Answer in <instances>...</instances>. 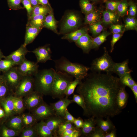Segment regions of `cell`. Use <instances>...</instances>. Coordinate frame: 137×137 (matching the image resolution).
Returning a JSON list of instances; mask_svg holds the SVG:
<instances>
[{
    "label": "cell",
    "mask_w": 137,
    "mask_h": 137,
    "mask_svg": "<svg viewBox=\"0 0 137 137\" xmlns=\"http://www.w3.org/2000/svg\"><path fill=\"white\" fill-rule=\"evenodd\" d=\"M100 18L99 12L94 10L85 14L84 23L91 25L99 21Z\"/></svg>",
    "instance_id": "obj_25"
},
{
    "label": "cell",
    "mask_w": 137,
    "mask_h": 137,
    "mask_svg": "<svg viewBox=\"0 0 137 137\" xmlns=\"http://www.w3.org/2000/svg\"><path fill=\"white\" fill-rule=\"evenodd\" d=\"M132 71V70L130 69H129L118 71L116 72V73L118 76L119 78H120L126 74L127 73H130Z\"/></svg>",
    "instance_id": "obj_58"
},
{
    "label": "cell",
    "mask_w": 137,
    "mask_h": 137,
    "mask_svg": "<svg viewBox=\"0 0 137 137\" xmlns=\"http://www.w3.org/2000/svg\"><path fill=\"white\" fill-rule=\"evenodd\" d=\"M38 136L41 137H54L51 131L46 125L45 122L41 121L36 124L35 127Z\"/></svg>",
    "instance_id": "obj_21"
},
{
    "label": "cell",
    "mask_w": 137,
    "mask_h": 137,
    "mask_svg": "<svg viewBox=\"0 0 137 137\" xmlns=\"http://www.w3.org/2000/svg\"><path fill=\"white\" fill-rule=\"evenodd\" d=\"M42 29L34 26L27 25L24 45L26 46L32 43Z\"/></svg>",
    "instance_id": "obj_18"
},
{
    "label": "cell",
    "mask_w": 137,
    "mask_h": 137,
    "mask_svg": "<svg viewBox=\"0 0 137 137\" xmlns=\"http://www.w3.org/2000/svg\"><path fill=\"white\" fill-rule=\"evenodd\" d=\"M38 63L29 60L26 58L17 66V69L23 76H34L38 71Z\"/></svg>",
    "instance_id": "obj_10"
},
{
    "label": "cell",
    "mask_w": 137,
    "mask_h": 137,
    "mask_svg": "<svg viewBox=\"0 0 137 137\" xmlns=\"http://www.w3.org/2000/svg\"><path fill=\"white\" fill-rule=\"evenodd\" d=\"M28 95L25 103V106L29 109L34 110L44 102L43 95L37 91H32Z\"/></svg>",
    "instance_id": "obj_12"
},
{
    "label": "cell",
    "mask_w": 137,
    "mask_h": 137,
    "mask_svg": "<svg viewBox=\"0 0 137 137\" xmlns=\"http://www.w3.org/2000/svg\"><path fill=\"white\" fill-rule=\"evenodd\" d=\"M57 24L56 21L52 11L46 16L43 24V27L48 29L57 33Z\"/></svg>",
    "instance_id": "obj_23"
},
{
    "label": "cell",
    "mask_w": 137,
    "mask_h": 137,
    "mask_svg": "<svg viewBox=\"0 0 137 137\" xmlns=\"http://www.w3.org/2000/svg\"><path fill=\"white\" fill-rule=\"evenodd\" d=\"M104 53L102 55L92 61L90 67V69L92 72H100L103 71L107 73L112 72L115 63L109 55L106 48L104 47Z\"/></svg>",
    "instance_id": "obj_5"
},
{
    "label": "cell",
    "mask_w": 137,
    "mask_h": 137,
    "mask_svg": "<svg viewBox=\"0 0 137 137\" xmlns=\"http://www.w3.org/2000/svg\"><path fill=\"white\" fill-rule=\"evenodd\" d=\"M46 124L52 132L54 137H58L59 126L66 120L63 117L55 115L46 119Z\"/></svg>",
    "instance_id": "obj_15"
},
{
    "label": "cell",
    "mask_w": 137,
    "mask_h": 137,
    "mask_svg": "<svg viewBox=\"0 0 137 137\" xmlns=\"http://www.w3.org/2000/svg\"><path fill=\"white\" fill-rule=\"evenodd\" d=\"M74 102L72 100L64 97L59 99L56 102L50 103V106L54 111L56 115L64 118L68 106Z\"/></svg>",
    "instance_id": "obj_11"
},
{
    "label": "cell",
    "mask_w": 137,
    "mask_h": 137,
    "mask_svg": "<svg viewBox=\"0 0 137 137\" xmlns=\"http://www.w3.org/2000/svg\"><path fill=\"white\" fill-rule=\"evenodd\" d=\"M102 21L105 24H112L116 22L118 17L114 12L107 10L102 12Z\"/></svg>",
    "instance_id": "obj_26"
},
{
    "label": "cell",
    "mask_w": 137,
    "mask_h": 137,
    "mask_svg": "<svg viewBox=\"0 0 137 137\" xmlns=\"http://www.w3.org/2000/svg\"><path fill=\"white\" fill-rule=\"evenodd\" d=\"M129 5L128 2L127 0H122L120 1L117 10L119 16H123L127 13Z\"/></svg>",
    "instance_id": "obj_36"
},
{
    "label": "cell",
    "mask_w": 137,
    "mask_h": 137,
    "mask_svg": "<svg viewBox=\"0 0 137 137\" xmlns=\"http://www.w3.org/2000/svg\"><path fill=\"white\" fill-rule=\"evenodd\" d=\"M72 76L65 72L56 71L53 82L51 95L53 99H60L65 96L67 88L73 80Z\"/></svg>",
    "instance_id": "obj_4"
},
{
    "label": "cell",
    "mask_w": 137,
    "mask_h": 137,
    "mask_svg": "<svg viewBox=\"0 0 137 137\" xmlns=\"http://www.w3.org/2000/svg\"><path fill=\"white\" fill-rule=\"evenodd\" d=\"M10 97L3 101L2 102L7 116H9L14 111L13 97Z\"/></svg>",
    "instance_id": "obj_29"
},
{
    "label": "cell",
    "mask_w": 137,
    "mask_h": 137,
    "mask_svg": "<svg viewBox=\"0 0 137 137\" xmlns=\"http://www.w3.org/2000/svg\"><path fill=\"white\" fill-rule=\"evenodd\" d=\"M32 52L35 55L37 59V62L38 63H45L48 60H52L50 49L46 45L39 47Z\"/></svg>",
    "instance_id": "obj_14"
},
{
    "label": "cell",
    "mask_w": 137,
    "mask_h": 137,
    "mask_svg": "<svg viewBox=\"0 0 137 137\" xmlns=\"http://www.w3.org/2000/svg\"><path fill=\"white\" fill-rule=\"evenodd\" d=\"M73 101L80 106L83 110V115L85 113L86 109L85 103L83 97L80 94H73Z\"/></svg>",
    "instance_id": "obj_39"
},
{
    "label": "cell",
    "mask_w": 137,
    "mask_h": 137,
    "mask_svg": "<svg viewBox=\"0 0 137 137\" xmlns=\"http://www.w3.org/2000/svg\"><path fill=\"white\" fill-rule=\"evenodd\" d=\"M129 14V16L134 17L136 13L137 7L136 4L132 1L128 2Z\"/></svg>",
    "instance_id": "obj_50"
},
{
    "label": "cell",
    "mask_w": 137,
    "mask_h": 137,
    "mask_svg": "<svg viewBox=\"0 0 137 137\" xmlns=\"http://www.w3.org/2000/svg\"><path fill=\"white\" fill-rule=\"evenodd\" d=\"M52 11V9L50 6H44L39 4L33 7L32 12L30 17L36 15L44 14H47Z\"/></svg>",
    "instance_id": "obj_27"
},
{
    "label": "cell",
    "mask_w": 137,
    "mask_h": 137,
    "mask_svg": "<svg viewBox=\"0 0 137 137\" xmlns=\"http://www.w3.org/2000/svg\"><path fill=\"white\" fill-rule=\"evenodd\" d=\"M56 71L65 72L75 78L82 80L88 75L90 67L70 61L64 57L54 60Z\"/></svg>",
    "instance_id": "obj_2"
},
{
    "label": "cell",
    "mask_w": 137,
    "mask_h": 137,
    "mask_svg": "<svg viewBox=\"0 0 137 137\" xmlns=\"http://www.w3.org/2000/svg\"><path fill=\"white\" fill-rule=\"evenodd\" d=\"M84 123V121L80 117L76 118L73 122L75 127L78 129L81 128L82 126Z\"/></svg>",
    "instance_id": "obj_54"
},
{
    "label": "cell",
    "mask_w": 137,
    "mask_h": 137,
    "mask_svg": "<svg viewBox=\"0 0 137 137\" xmlns=\"http://www.w3.org/2000/svg\"><path fill=\"white\" fill-rule=\"evenodd\" d=\"M31 3L32 7H34L39 4L38 0H29Z\"/></svg>",
    "instance_id": "obj_60"
},
{
    "label": "cell",
    "mask_w": 137,
    "mask_h": 137,
    "mask_svg": "<svg viewBox=\"0 0 137 137\" xmlns=\"http://www.w3.org/2000/svg\"><path fill=\"white\" fill-rule=\"evenodd\" d=\"M64 118L66 121L73 123L76 118L70 114L67 109L65 111Z\"/></svg>",
    "instance_id": "obj_55"
},
{
    "label": "cell",
    "mask_w": 137,
    "mask_h": 137,
    "mask_svg": "<svg viewBox=\"0 0 137 137\" xmlns=\"http://www.w3.org/2000/svg\"><path fill=\"white\" fill-rule=\"evenodd\" d=\"M17 131L12 129H9L5 127L2 129V135L4 137H12L17 136L18 133Z\"/></svg>",
    "instance_id": "obj_46"
},
{
    "label": "cell",
    "mask_w": 137,
    "mask_h": 137,
    "mask_svg": "<svg viewBox=\"0 0 137 137\" xmlns=\"http://www.w3.org/2000/svg\"><path fill=\"white\" fill-rule=\"evenodd\" d=\"M81 20L79 16L73 12L68 13L63 21L61 30L63 32L72 30L77 28L80 24Z\"/></svg>",
    "instance_id": "obj_8"
},
{
    "label": "cell",
    "mask_w": 137,
    "mask_h": 137,
    "mask_svg": "<svg viewBox=\"0 0 137 137\" xmlns=\"http://www.w3.org/2000/svg\"><path fill=\"white\" fill-rule=\"evenodd\" d=\"M21 118L23 126L26 127H31L37 121L33 115L29 114H23Z\"/></svg>",
    "instance_id": "obj_32"
},
{
    "label": "cell",
    "mask_w": 137,
    "mask_h": 137,
    "mask_svg": "<svg viewBox=\"0 0 137 137\" xmlns=\"http://www.w3.org/2000/svg\"><path fill=\"white\" fill-rule=\"evenodd\" d=\"M132 91L135 99L136 102H137V83L136 82L130 88Z\"/></svg>",
    "instance_id": "obj_57"
},
{
    "label": "cell",
    "mask_w": 137,
    "mask_h": 137,
    "mask_svg": "<svg viewBox=\"0 0 137 137\" xmlns=\"http://www.w3.org/2000/svg\"><path fill=\"white\" fill-rule=\"evenodd\" d=\"M126 87L122 84L117 97V105L121 110L126 107L128 102V95L125 90Z\"/></svg>",
    "instance_id": "obj_20"
},
{
    "label": "cell",
    "mask_w": 137,
    "mask_h": 137,
    "mask_svg": "<svg viewBox=\"0 0 137 137\" xmlns=\"http://www.w3.org/2000/svg\"><path fill=\"white\" fill-rule=\"evenodd\" d=\"M119 78L122 84L129 88L136 82L132 78L130 73H126Z\"/></svg>",
    "instance_id": "obj_35"
},
{
    "label": "cell",
    "mask_w": 137,
    "mask_h": 137,
    "mask_svg": "<svg viewBox=\"0 0 137 137\" xmlns=\"http://www.w3.org/2000/svg\"><path fill=\"white\" fill-rule=\"evenodd\" d=\"M5 115V113L4 110L1 109H0V118L3 117Z\"/></svg>",
    "instance_id": "obj_61"
},
{
    "label": "cell",
    "mask_w": 137,
    "mask_h": 137,
    "mask_svg": "<svg viewBox=\"0 0 137 137\" xmlns=\"http://www.w3.org/2000/svg\"><path fill=\"white\" fill-rule=\"evenodd\" d=\"M105 1L106 7L107 10L113 12L117 10L120 1Z\"/></svg>",
    "instance_id": "obj_47"
},
{
    "label": "cell",
    "mask_w": 137,
    "mask_h": 137,
    "mask_svg": "<svg viewBox=\"0 0 137 137\" xmlns=\"http://www.w3.org/2000/svg\"><path fill=\"white\" fill-rule=\"evenodd\" d=\"M33 115L37 121H43L56 115L51 106L44 102L34 110Z\"/></svg>",
    "instance_id": "obj_9"
},
{
    "label": "cell",
    "mask_w": 137,
    "mask_h": 137,
    "mask_svg": "<svg viewBox=\"0 0 137 137\" xmlns=\"http://www.w3.org/2000/svg\"><path fill=\"white\" fill-rule=\"evenodd\" d=\"M123 26L120 24H113L110 27V28L113 33H122Z\"/></svg>",
    "instance_id": "obj_53"
},
{
    "label": "cell",
    "mask_w": 137,
    "mask_h": 137,
    "mask_svg": "<svg viewBox=\"0 0 137 137\" xmlns=\"http://www.w3.org/2000/svg\"><path fill=\"white\" fill-rule=\"evenodd\" d=\"M9 7L14 10H17L24 8L21 5V0H7Z\"/></svg>",
    "instance_id": "obj_45"
},
{
    "label": "cell",
    "mask_w": 137,
    "mask_h": 137,
    "mask_svg": "<svg viewBox=\"0 0 137 137\" xmlns=\"http://www.w3.org/2000/svg\"><path fill=\"white\" fill-rule=\"evenodd\" d=\"M82 80L80 79L75 78L70 83L65 92V98H68L69 96L73 93L77 86L81 82Z\"/></svg>",
    "instance_id": "obj_34"
},
{
    "label": "cell",
    "mask_w": 137,
    "mask_h": 137,
    "mask_svg": "<svg viewBox=\"0 0 137 137\" xmlns=\"http://www.w3.org/2000/svg\"><path fill=\"white\" fill-rule=\"evenodd\" d=\"M110 34V33L104 31L97 37L92 38V49L98 48L106 40L107 37Z\"/></svg>",
    "instance_id": "obj_28"
},
{
    "label": "cell",
    "mask_w": 137,
    "mask_h": 137,
    "mask_svg": "<svg viewBox=\"0 0 137 137\" xmlns=\"http://www.w3.org/2000/svg\"><path fill=\"white\" fill-rule=\"evenodd\" d=\"M47 14H44L34 16L28 18L27 25L34 26L42 28L45 17Z\"/></svg>",
    "instance_id": "obj_24"
},
{
    "label": "cell",
    "mask_w": 137,
    "mask_h": 137,
    "mask_svg": "<svg viewBox=\"0 0 137 137\" xmlns=\"http://www.w3.org/2000/svg\"><path fill=\"white\" fill-rule=\"evenodd\" d=\"M109 1H120L122 0H105Z\"/></svg>",
    "instance_id": "obj_64"
},
{
    "label": "cell",
    "mask_w": 137,
    "mask_h": 137,
    "mask_svg": "<svg viewBox=\"0 0 137 137\" xmlns=\"http://www.w3.org/2000/svg\"><path fill=\"white\" fill-rule=\"evenodd\" d=\"M92 39L86 33L82 35L75 42L84 53L88 54L92 49Z\"/></svg>",
    "instance_id": "obj_17"
},
{
    "label": "cell",
    "mask_w": 137,
    "mask_h": 137,
    "mask_svg": "<svg viewBox=\"0 0 137 137\" xmlns=\"http://www.w3.org/2000/svg\"><path fill=\"white\" fill-rule=\"evenodd\" d=\"M10 89L3 79L0 81V97L4 96Z\"/></svg>",
    "instance_id": "obj_49"
},
{
    "label": "cell",
    "mask_w": 137,
    "mask_h": 137,
    "mask_svg": "<svg viewBox=\"0 0 137 137\" xmlns=\"http://www.w3.org/2000/svg\"><path fill=\"white\" fill-rule=\"evenodd\" d=\"M28 52L26 46L23 44L18 49L9 55L5 56L4 58L11 60L16 65H18L26 59L25 56Z\"/></svg>",
    "instance_id": "obj_13"
},
{
    "label": "cell",
    "mask_w": 137,
    "mask_h": 137,
    "mask_svg": "<svg viewBox=\"0 0 137 137\" xmlns=\"http://www.w3.org/2000/svg\"><path fill=\"white\" fill-rule=\"evenodd\" d=\"M90 1H91L94 3H97L100 1L101 0H89Z\"/></svg>",
    "instance_id": "obj_63"
},
{
    "label": "cell",
    "mask_w": 137,
    "mask_h": 137,
    "mask_svg": "<svg viewBox=\"0 0 137 137\" xmlns=\"http://www.w3.org/2000/svg\"><path fill=\"white\" fill-rule=\"evenodd\" d=\"M88 30V29L87 28H82L74 32L65 34L62 39L75 42L82 35L87 33Z\"/></svg>",
    "instance_id": "obj_22"
},
{
    "label": "cell",
    "mask_w": 137,
    "mask_h": 137,
    "mask_svg": "<svg viewBox=\"0 0 137 137\" xmlns=\"http://www.w3.org/2000/svg\"><path fill=\"white\" fill-rule=\"evenodd\" d=\"M128 59L121 63H115L113 68L112 72L116 73L118 71L130 69L128 66Z\"/></svg>",
    "instance_id": "obj_40"
},
{
    "label": "cell",
    "mask_w": 137,
    "mask_h": 137,
    "mask_svg": "<svg viewBox=\"0 0 137 137\" xmlns=\"http://www.w3.org/2000/svg\"><path fill=\"white\" fill-rule=\"evenodd\" d=\"M21 3L24 8L26 9L27 12L28 18L31 16L33 10V7L29 0H21Z\"/></svg>",
    "instance_id": "obj_48"
},
{
    "label": "cell",
    "mask_w": 137,
    "mask_h": 137,
    "mask_svg": "<svg viewBox=\"0 0 137 137\" xmlns=\"http://www.w3.org/2000/svg\"><path fill=\"white\" fill-rule=\"evenodd\" d=\"M83 80L76 92L83 97L85 103L86 111L84 116L95 118L112 117L122 112L117 103L122 84L119 78L110 73L93 72Z\"/></svg>",
    "instance_id": "obj_1"
},
{
    "label": "cell",
    "mask_w": 137,
    "mask_h": 137,
    "mask_svg": "<svg viewBox=\"0 0 137 137\" xmlns=\"http://www.w3.org/2000/svg\"><path fill=\"white\" fill-rule=\"evenodd\" d=\"M81 136L80 129L75 128L64 131L59 137H79Z\"/></svg>",
    "instance_id": "obj_37"
},
{
    "label": "cell",
    "mask_w": 137,
    "mask_h": 137,
    "mask_svg": "<svg viewBox=\"0 0 137 137\" xmlns=\"http://www.w3.org/2000/svg\"><path fill=\"white\" fill-rule=\"evenodd\" d=\"M33 76H24L15 89L16 94L19 96L28 95L32 91L34 87Z\"/></svg>",
    "instance_id": "obj_7"
},
{
    "label": "cell",
    "mask_w": 137,
    "mask_h": 137,
    "mask_svg": "<svg viewBox=\"0 0 137 137\" xmlns=\"http://www.w3.org/2000/svg\"><path fill=\"white\" fill-rule=\"evenodd\" d=\"M75 128L73 123L66 121L59 126L58 131V137L65 131Z\"/></svg>",
    "instance_id": "obj_41"
},
{
    "label": "cell",
    "mask_w": 137,
    "mask_h": 137,
    "mask_svg": "<svg viewBox=\"0 0 137 137\" xmlns=\"http://www.w3.org/2000/svg\"><path fill=\"white\" fill-rule=\"evenodd\" d=\"M39 4L44 5L50 6L48 0H38Z\"/></svg>",
    "instance_id": "obj_59"
},
{
    "label": "cell",
    "mask_w": 137,
    "mask_h": 137,
    "mask_svg": "<svg viewBox=\"0 0 137 137\" xmlns=\"http://www.w3.org/2000/svg\"><path fill=\"white\" fill-rule=\"evenodd\" d=\"M110 118L109 117H107L106 120H104L102 118H101L95 119L96 126L99 127L105 134L109 132L115 127Z\"/></svg>",
    "instance_id": "obj_19"
},
{
    "label": "cell",
    "mask_w": 137,
    "mask_h": 137,
    "mask_svg": "<svg viewBox=\"0 0 137 137\" xmlns=\"http://www.w3.org/2000/svg\"><path fill=\"white\" fill-rule=\"evenodd\" d=\"M116 129L115 127L109 132L105 134L104 137H116Z\"/></svg>",
    "instance_id": "obj_56"
},
{
    "label": "cell",
    "mask_w": 137,
    "mask_h": 137,
    "mask_svg": "<svg viewBox=\"0 0 137 137\" xmlns=\"http://www.w3.org/2000/svg\"><path fill=\"white\" fill-rule=\"evenodd\" d=\"M137 21L134 17L129 16L125 20V28L127 29L136 30Z\"/></svg>",
    "instance_id": "obj_38"
},
{
    "label": "cell",
    "mask_w": 137,
    "mask_h": 137,
    "mask_svg": "<svg viewBox=\"0 0 137 137\" xmlns=\"http://www.w3.org/2000/svg\"><path fill=\"white\" fill-rule=\"evenodd\" d=\"M14 110L17 113L21 112L23 108V103L21 98L13 97Z\"/></svg>",
    "instance_id": "obj_44"
},
{
    "label": "cell",
    "mask_w": 137,
    "mask_h": 137,
    "mask_svg": "<svg viewBox=\"0 0 137 137\" xmlns=\"http://www.w3.org/2000/svg\"><path fill=\"white\" fill-rule=\"evenodd\" d=\"M55 70L51 68L38 70L34 76L36 91L43 95H51Z\"/></svg>",
    "instance_id": "obj_3"
},
{
    "label": "cell",
    "mask_w": 137,
    "mask_h": 137,
    "mask_svg": "<svg viewBox=\"0 0 137 137\" xmlns=\"http://www.w3.org/2000/svg\"><path fill=\"white\" fill-rule=\"evenodd\" d=\"M15 65L14 62L10 59L0 60V71L5 72Z\"/></svg>",
    "instance_id": "obj_33"
},
{
    "label": "cell",
    "mask_w": 137,
    "mask_h": 137,
    "mask_svg": "<svg viewBox=\"0 0 137 137\" xmlns=\"http://www.w3.org/2000/svg\"><path fill=\"white\" fill-rule=\"evenodd\" d=\"M9 125L11 129L19 132L23 126L21 118L19 116L13 117L9 121Z\"/></svg>",
    "instance_id": "obj_30"
},
{
    "label": "cell",
    "mask_w": 137,
    "mask_h": 137,
    "mask_svg": "<svg viewBox=\"0 0 137 137\" xmlns=\"http://www.w3.org/2000/svg\"><path fill=\"white\" fill-rule=\"evenodd\" d=\"M122 35V33H113L112 39L111 41V52H112L114 50V47L115 43L121 37Z\"/></svg>",
    "instance_id": "obj_52"
},
{
    "label": "cell",
    "mask_w": 137,
    "mask_h": 137,
    "mask_svg": "<svg viewBox=\"0 0 137 137\" xmlns=\"http://www.w3.org/2000/svg\"><path fill=\"white\" fill-rule=\"evenodd\" d=\"M79 5L83 13L86 14L95 10V7L89 0H80Z\"/></svg>",
    "instance_id": "obj_31"
},
{
    "label": "cell",
    "mask_w": 137,
    "mask_h": 137,
    "mask_svg": "<svg viewBox=\"0 0 137 137\" xmlns=\"http://www.w3.org/2000/svg\"><path fill=\"white\" fill-rule=\"evenodd\" d=\"M38 136L35 127H27L23 130L21 136L22 137H33Z\"/></svg>",
    "instance_id": "obj_43"
},
{
    "label": "cell",
    "mask_w": 137,
    "mask_h": 137,
    "mask_svg": "<svg viewBox=\"0 0 137 137\" xmlns=\"http://www.w3.org/2000/svg\"><path fill=\"white\" fill-rule=\"evenodd\" d=\"M5 56H4L1 50L0 49V60L2 59V58H4Z\"/></svg>",
    "instance_id": "obj_62"
},
{
    "label": "cell",
    "mask_w": 137,
    "mask_h": 137,
    "mask_svg": "<svg viewBox=\"0 0 137 137\" xmlns=\"http://www.w3.org/2000/svg\"><path fill=\"white\" fill-rule=\"evenodd\" d=\"M2 78L10 89H15L23 76L18 70L17 66H14L3 73Z\"/></svg>",
    "instance_id": "obj_6"
},
{
    "label": "cell",
    "mask_w": 137,
    "mask_h": 137,
    "mask_svg": "<svg viewBox=\"0 0 137 137\" xmlns=\"http://www.w3.org/2000/svg\"><path fill=\"white\" fill-rule=\"evenodd\" d=\"M102 22L99 21L96 23L90 25V29L93 36L95 37L99 35L103 30V27Z\"/></svg>",
    "instance_id": "obj_42"
},
{
    "label": "cell",
    "mask_w": 137,
    "mask_h": 137,
    "mask_svg": "<svg viewBox=\"0 0 137 137\" xmlns=\"http://www.w3.org/2000/svg\"><path fill=\"white\" fill-rule=\"evenodd\" d=\"M105 133L98 126H96L93 132L89 137H104Z\"/></svg>",
    "instance_id": "obj_51"
},
{
    "label": "cell",
    "mask_w": 137,
    "mask_h": 137,
    "mask_svg": "<svg viewBox=\"0 0 137 137\" xmlns=\"http://www.w3.org/2000/svg\"><path fill=\"white\" fill-rule=\"evenodd\" d=\"M83 125L80 129L81 137H89L94 131L96 127L95 118L93 117H89L84 120Z\"/></svg>",
    "instance_id": "obj_16"
}]
</instances>
